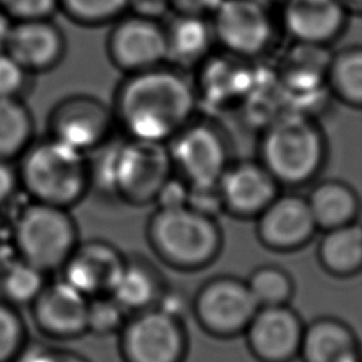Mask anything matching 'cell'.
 <instances>
[{
	"instance_id": "obj_1",
	"label": "cell",
	"mask_w": 362,
	"mask_h": 362,
	"mask_svg": "<svg viewBox=\"0 0 362 362\" xmlns=\"http://www.w3.org/2000/svg\"><path fill=\"white\" fill-rule=\"evenodd\" d=\"M117 130L133 139L167 143L194 117L197 90L173 65L127 74L112 102Z\"/></svg>"
},
{
	"instance_id": "obj_2",
	"label": "cell",
	"mask_w": 362,
	"mask_h": 362,
	"mask_svg": "<svg viewBox=\"0 0 362 362\" xmlns=\"http://www.w3.org/2000/svg\"><path fill=\"white\" fill-rule=\"evenodd\" d=\"M90 191L129 206L153 205L174 175L167 144L120 133L89 154Z\"/></svg>"
},
{
	"instance_id": "obj_3",
	"label": "cell",
	"mask_w": 362,
	"mask_h": 362,
	"mask_svg": "<svg viewBox=\"0 0 362 362\" xmlns=\"http://www.w3.org/2000/svg\"><path fill=\"white\" fill-rule=\"evenodd\" d=\"M25 198L72 209L90 192L89 156L45 136L34 139L16 161Z\"/></svg>"
},
{
	"instance_id": "obj_4",
	"label": "cell",
	"mask_w": 362,
	"mask_h": 362,
	"mask_svg": "<svg viewBox=\"0 0 362 362\" xmlns=\"http://www.w3.org/2000/svg\"><path fill=\"white\" fill-rule=\"evenodd\" d=\"M144 232L151 253L177 272H198L212 264L222 249V232L215 216L188 204L154 206Z\"/></svg>"
},
{
	"instance_id": "obj_5",
	"label": "cell",
	"mask_w": 362,
	"mask_h": 362,
	"mask_svg": "<svg viewBox=\"0 0 362 362\" xmlns=\"http://www.w3.org/2000/svg\"><path fill=\"white\" fill-rule=\"evenodd\" d=\"M79 240V229L71 209L28 198L10 223L14 255L49 276L61 270Z\"/></svg>"
},
{
	"instance_id": "obj_6",
	"label": "cell",
	"mask_w": 362,
	"mask_h": 362,
	"mask_svg": "<svg viewBox=\"0 0 362 362\" xmlns=\"http://www.w3.org/2000/svg\"><path fill=\"white\" fill-rule=\"evenodd\" d=\"M325 161L320 129L298 113L272 122L262 139L260 163L281 185L297 187L317 177Z\"/></svg>"
},
{
	"instance_id": "obj_7",
	"label": "cell",
	"mask_w": 362,
	"mask_h": 362,
	"mask_svg": "<svg viewBox=\"0 0 362 362\" xmlns=\"http://www.w3.org/2000/svg\"><path fill=\"white\" fill-rule=\"evenodd\" d=\"M116 338L122 362H185L189 349L184 320L158 307L129 314Z\"/></svg>"
},
{
	"instance_id": "obj_8",
	"label": "cell",
	"mask_w": 362,
	"mask_h": 362,
	"mask_svg": "<svg viewBox=\"0 0 362 362\" xmlns=\"http://www.w3.org/2000/svg\"><path fill=\"white\" fill-rule=\"evenodd\" d=\"M165 144L174 175L189 189L216 188L230 163L223 136L209 123L192 119Z\"/></svg>"
},
{
	"instance_id": "obj_9",
	"label": "cell",
	"mask_w": 362,
	"mask_h": 362,
	"mask_svg": "<svg viewBox=\"0 0 362 362\" xmlns=\"http://www.w3.org/2000/svg\"><path fill=\"white\" fill-rule=\"evenodd\" d=\"M257 308L246 281L233 276L206 280L189 304V311L199 328L215 338L242 335Z\"/></svg>"
},
{
	"instance_id": "obj_10",
	"label": "cell",
	"mask_w": 362,
	"mask_h": 362,
	"mask_svg": "<svg viewBox=\"0 0 362 362\" xmlns=\"http://www.w3.org/2000/svg\"><path fill=\"white\" fill-rule=\"evenodd\" d=\"M116 130L112 106L86 93L62 98L47 119V136L88 156L109 141Z\"/></svg>"
},
{
	"instance_id": "obj_11",
	"label": "cell",
	"mask_w": 362,
	"mask_h": 362,
	"mask_svg": "<svg viewBox=\"0 0 362 362\" xmlns=\"http://www.w3.org/2000/svg\"><path fill=\"white\" fill-rule=\"evenodd\" d=\"M106 52L124 75L167 64L165 25L157 17L124 13L112 23Z\"/></svg>"
},
{
	"instance_id": "obj_12",
	"label": "cell",
	"mask_w": 362,
	"mask_h": 362,
	"mask_svg": "<svg viewBox=\"0 0 362 362\" xmlns=\"http://www.w3.org/2000/svg\"><path fill=\"white\" fill-rule=\"evenodd\" d=\"M89 298L62 280L49 279L28 307L31 322L47 339L71 341L86 334Z\"/></svg>"
},
{
	"instance_id": "obj_13",
	"label": "cell",
	"mask_w": 362,
	"mask_h": 362,
	"mask_svg": "<svg viewBox=\"0 0 362 362\" xmlns=\"http://www.w3.org/2000/svg\"><path fill=\"white\" fill-rule=\"evenodd\" d=\"M304 324L288 305L259 307L243 334L259 362H291L298 358Z\"/></svg>"
},
{
	"instance_id": "obj_14",
	"label": "cell",
	"mask_w": 362,
	"mask_h": 362,
	"mask_svg": "<svg viewBox=\"0 0 362 362\" xmlns=\"http://www.w3.org/2000/svg\"><path fill=\"white\" fill-rule=\"evenodd\" d=\"M262 245L276 252H293L311 242L317 229L305 197L277 194L255 218Z\"/></svg>"
},
{
	"instance_id": "obj_15",
	"label": "cell",
	"mask_w": 362,
	"mask_h": 362,
	"mask_svg": "<svg viewBox=\"0 0 362 362\" xmlns=\"http://www.w3.org/2000/svg\"><path fill=\"white\" fill-rule=\"evenodd\" d=\"M214 14V35L233 54L253 55L272 35V21L257 0H222Z\"/></svg>"
},
{
	"instance_id": "obj_16",
	"label": "cell",
	"mask_w": 362,
	"mask_h": 362,
	"mask_svg": "<svg viewBox=\"0 0 362 362\" xmlns=\"http://www.w3.org/2000/svg\"><path fill=\"white\" fill-rule=\"evenodd\" d=\"M279 187L260 161L229 163L216 185L222 209L238 218H256L279 194Z\"/></svg>"
},
{
	"instance_id": "obj_17",
	"label": "cell",
	"mask_w": 362,
	"mask_h": 362,
	"mask_svg": "<svg viewBox=\"0 0 362 362\" xmlns=\"http://www.w3.org/2000/svg\"><path fill=\"white\" fill-rule=\"evenodd\" d=\"M126 255L103 239L79 240L57 273L88 298L109 294Z\"/></svg>"
},
{
	"instance_id": "obj_18",
	"label": "cell",
	"mask_w": 362,
	"mask_h": 362,
	"mask_svg": "<svg viewBox=\"0 0 362 362\" xmlns=\"http://www.w3.org/2000/svg\"><path fill=\"white\" fill-rule=\"evenodd\" d=\"M6 51L28 72H45L64 59L65 35L51 18L14 21Z\"/></svg>"
},
{
	"instance_id": "obj_19",
	"label": "cell",
	"mask_w": 362,
	"mask_h": 362,
	"mask_svg": "<svg viewBox=\"0 0 362 362\" xmlns=\"http://www.w3.org/2000/svg\"><path fill=\"white\" fill-rule=\"evenodd\" d=\"M168 281L160 269L143 256H126L109 294L127 313L156 307Z\"/></svg>"
},
{
	"instance_id": "obj_20",
	"label": "cell",
	"mask_w": 362,
	"mask_h": 362,
	"mask_svg": "<svg viewBox=\"0 0 362 362\" xmlns=\"http://www.w3.org/2000/svg\"><path fill=\"white\" fill-rule=\"evenodd\" d=\"M342 0H287L284 24L288 33L304 44L321 45L342 28Z\"/></svg>"
},
{
	"instance_id": "obj_21",
	"label": "cell",
	"mask_w": 362,
	"mask_h": 362,
	"mask_svg": "<svg viewBox=\"0 0 362 362\" xmlns=\"http://www.w3.org/2000/svg\"><path fill=\"white\" fill-rule=\"evenodd\" d=\"M298 358L303 362H361L358 339L345 322L324 317L304 325Z\"/></svg>"
},
{
	"instance_id": "obj_22",
	"label": "cell",
	"mask_w": 362,
	"mask_h": 362,
	"mask_svg": "<svg viewBox=\"0 0 362 362\" xmlns=\"http://www.w3.org/2000/svg\"><path fill=\"white\" fill-rule=\"evenodd\" d=\"M321 267L335 277L362 272V223L358 221L322 230L317 245Z\"/></svg>"
},
{
	"instance_id": "obj_23",
	"label": "cell",
	"mask_w": 362,
	"mask_h": 362,
	"mask_svg": "<svg viewBox=\"0 0 362 362\" xmlns=\"http://www.w3.org/2000/svg\"><path fill=\"white\" fill-rule=\"evenodd\" d=\"M165 25L167 64L175 68L199 65L212 42V27L199 16L175 14Z\"/></svg>"
},
{
	"instance_id": "obj_24",
	"label": "cell",
	"mask_w": 362,
	"mask_h": 362,
	"mask_svg": "<svg viewBox=\"0 0 362 362\" xmlns=\"http://www.w3.org/2000/svg\"><path fill=\"white\" fill-rule=\"evenodd\" d=\"M305 198L317 229L321 232L358 219L359 198L355 191L342 181H321L314 185Z\"/></svg>"
},
{
	"instance_id": "obj_25",
	"label": "cell",
	"mask_w": 362,
	"mask_h": 362,
	"mask_svg": "<svg viewBox=\"0 0 362 362\" xmlns=\"http://www.w3.org/2000/svg\"><path fill=\"white\" fill-rule=\"evenodd\" d=\"M35 139V122L23 99L0 98V160L17 161Z\"/></svg>"
},
{
	"instance_id": "obj_26",
	"label": "cell",
	"mask_w": 362,
	"mask_h": 362,
	"mask_svg": "<svg viewBox=\"0 0 362 362\" xmlns=\"http://www.w3.org/2000/svg\"><path fill=\"white\" fill-rule=\"evenodd\" d=\"M51 276L13 255L0 266V297L17 308L30 307Z\"/></svg>"
},
{
	"instance_id": "obj_27",
	"label": "cell",
	"mask_w": 362,
	"mask_h": 362,
	"mask_svg": "<svg viewBox=\"0 0 362 362\" xmlns=\"http://www.w3.org/2000/svg\"><path fill=\"white\" fill-rule=\"evenodd\" d=\"M245 281L259 307L288 304L294 293L290 274L272 264L259 266Z\"/></svg>"
},
{
	"instance_id": "obj_28",
	"label": "cell",
	"mask_w": 362,
	"mask_h": 362,
	"mask_svg": "<svg viewBox=\"0 0 362 362\" xmlns=\"http://www.w3.org/2000/svg\"><path fill=\"white\" fill-rule=\"evenodd\" d=\"M66 17L74 23L96 27L113 23L130 8V0H58Z\"/></svg>"
},
{
	"instance_id": "obj_29",
	"label": "cell",
	"mask_w": 362,
	"mask_h": 362,
	"mask_svg": "<svg viewBox=\"0 0 362 362\" xmlns=\"http://www.w3.org/2000/svg\"><path fill=\"white\" fill-rule=\"evenodd\" d=\"M246 75L226 59H214L202 68L199 88L211 100L228 99L245 89Z\"/></svg>"
},
{
	"instance_id": "obj_30",
	"label": "cell",
	"mask_w": 362,
	"mask_h": 362,
	"mask_svg": "<svg viewBox=\"0 0 362 362\" xmlns=\"http://www.w3.org/2000/svg\"><path fill=\"white\" fill-rule=\"evenodd\" d=\"M329 75L342 99L362 105V49L341 54L329 66Z\"/></svg>"
},
{
	"instance_id": "obj_31",
	"label": "cell",
	"mask_w": 362,
	"mask_h": 362,
	"mask_svg": "<svg viewBox=\"0 0 362 362\" xmlns=\"http://www.w3.org/2000/svg\"><path fill=\"white\" fill-rule=\"evenodd\" d=\"M127 317L129 314L110 294L90 297L86 313V334L100 338L117 335Z\"/></svg>"
},
{
	"instance_id": "obj_32",
	"label": "cell",
	"mask_w": 362,
	"mask_h": 362,
	"mask_svg": "<svg viewBox=\"0 0 362 362\" xmlns=\"http://www.w3.org/2000/svg\"><path fill=\"white\" fill-rule=\"evenodd\" d=\"M325 66L327 62L322 59L318 45L303 42V47L290 57L286 66V79L294 89L313 88L320 82Z\"/></svg>"
},
{
	"instance_id": "obj_33",
	"label": "cell",
	"mask_w": 362,
	"mask_h": 362,
	"mask_svg": "<svg viewBox=\"0 0 362 362\" xmlns=\"http://www.w3.org/2000/svg\"><path fill=\"white\" fill-rule=\"evenodd\" d=\"M28 339L27 322L20 308L0 297V362H14Z\"/></svg>"
},
{
	"instance_id": "obj_34",
	"label": "cell",
	"mask_w": 362,
	"mask_h": 362,
	"mask_svg": "<svg viewBox=\"0 0 362 362\" xmlns=\"http://www.w3.org/2000/svg\"><path fill=\"white\" fill-rule=\"evenodd\" d=\"M28 72L7 51L0 52V98L23 99L30 86Z\"/></svg>"
},
{
	"instance_id": "obj_35",
	"label": "cell",
	"mask_w": 362,
	"mask_h": 362,
	"mask_svg": "<svg viewBox=\"0 0 362 362\" xmlns=\"http://www.w3.org/2000/svg\"><path fill=\"white\" fill-rule=\"evenodd\" d=\"M0 8L13 21L51 18L58 10V0H0Z\"/></svg>"
},
{
	"instance_id": "obj_36",
	"label": "cell",
	"mask_w": 362,
	"mask_h": 362,
	"mask_svg": "<svg viewBox=\"0 0 362 362\" xmlns=\"http://www.w3.org/2000/svg\"><path fill=\"white\" fill-rule=\"evenodd\" d=\"M18 194L21 189L16 163L0 160V209L11 205Z\"/></svg>"
},
{
	"instance_id": "obj_37",
	"label": "cell",
	"mask_w": 362,
	"mask_h": 362,
	"mask_svg": "<svg viewBox=\"0 0 362 362\" xmlns=\"http://www.w3.org/2000/svg\"><path fill=\"white\" fill-rule=\"evenodd\" d=\"M221 1L222 0H167V6L174 10L175 14L204 17L214 13Z\"/></svg>"
},
{
	"instance_id": "obj_38",
	"label": "cell",
	"mask_w": 362,
	"mask_h": 362,
	"mask_svg": "<svg viewBox=\"0 0 362 362\" xmlns=\"http://www.w3.org/2000/svg\"><path fill=\"white\" fill-rule=\"evenodd\" d=\"M13 23L14 21L0 8V52L6 51Z\"/></svg>"
},
{
	"instance_id": "obj_39",
	"label": "cell",
	"mask_w": 362,
	"mask_h": 362,
	"mask_svg": "<svg viewBox=\"0 0 362 362\" xmlns=\"http://www.w3.org/2000/svg\"><path fill=\"white\" fill-rule=\"evenodd\" d=\"M55 362H90V361L79 352L59 346Z\"/></svg>"
},
{
	"instance_id": "obj_40",
	"label": "cell",
	"mask_w": 362,
	"mask_h": 362,
	"mask_svg": "<svg viewBox=\"0 0 362 362\" xmlns=\"http://www.w3.org/2000/svg\"><path fill=\"white\" fill-rule=\"evenodd\" d=\"M348 3L358 7V8H362V0H348Z\"/></svg>"
},
{
	"instance_id": "obj_41",
	"label": "cell",
	"mask_w": 362,
	"mask_h": 362,
	"mask_svg": "<svg viewBox=\"0 0 362 362\" xmlns=\"http://www.w3.org/2000/svg\"><path fill=\"white\" fill-rule=\"evenodd\" d=\"M361 362H362V361H361Z\"/></svg>"
}]
</instances>
